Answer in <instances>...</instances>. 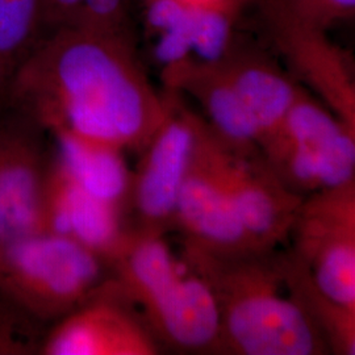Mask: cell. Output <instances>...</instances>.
<instances>
[{
  "label": "cell",
  "instance_id": "cell-1",
  "mask_svg": "<svg viewBox=\"0 0 355 355\" xmlns=\"http://www.w3.org/2000/svg\"><path fill=\"white\" fill-rule=\"evenodd\" d=\"M6 92L46 130L140 153L164 123L174 92L153 86L135 35L86 23L48 32Z\"/></svg>",
  "mask_w": 355,
  "mask_h": 355
},
{
  "label": "cell",
  "instance_id": "cell-2",
  "mask_svg": "<svg viewBox=\"0 0 355 355\" xmlns=\"http://www.w3.org/2000/svg\"><path fill=\"white\" fill-rule=\"evenodd\" d=\"M180 255L212 293L220 354H330L287 288L279 248L223 252L183 240Z\"/></svg>",
  "mask_w": 355,
  "mask_h": 355
},
{
  "label": "cell",
  "instance_id": "cell-3",
  "mask_svg": "<svg viewBox=\"0 0 355 355\" xmlns=\"http://www.w3.org/2000/svg\"><path fill=\"white\" fill-rule=\"evenodd\" d=\"M108 271L140 311L164 347L220 354V328L212 293L164 236L129 228L108 261Z\"/></svg>",
  "mask_w": 355,
  "mask_h": 355
},
{
  "label": "cell",
  "instance_id": "cell-4",
  "mask_svg": "<svg viewBox=\"0 0 355 355\" xmlns=\"http://www.w3.org/2000/svg\"><path fill=\"white\" fill-rule=\"evenodd\" d=\"M108 274L99 255L42 229L0 245V292L44 325L71 312Z\"/></svg>",
  "mask_w": 355,
  "mask_h": 355
},
{
  "label": "cell",
  "instance_id": "cell-5",
  "mask_svg": "<svg viewBox=\"0 0 355 355\" xmlns=\"http://www.w3.org/2000/svg\"><path fill=\"white\" fill-rule=\"evenodd\" d=\"M261 153L275 175L303 196L355 179L354 129L305 89Z\"/></svg>",
  "mask_w": 355,
  "mask_h": 355
},
{
  "label": "cell",
  "instance_id": "cell-6",
  "mask_svg": "<svg viewBox=\"0 0 355 355\" xmlns=\"http://www.w3.org/2000/svg\"><path fill=\"white\" fill-rule=\"evenodd\" d=\"M249 1L290 76L355 130L354 64L350 54L330 41L327 29L300 17L287 0Z\"/></svg>",
  "mask_w": 355,
  "mask_h": 355
},
{
  "label": "cell",
  "instance_id": "cell-7",
  "mask_svg": "<svg viewBox=\"0 0 355 355\" xmlns=\"http://www.w3.org/2000/svg\"><path fill=\"white\" fill-rule=\"evenodd\" d=\"M290 239L318 287L355 308V179L305 195Z\"/></svg>",
  "mask_w": 355,
  "mask_h": 355
},
{
  "label": "cell",
  "instance_id": "cell-8",
  "mask_svg": "<svg viewBox=\"0 0 355 355\" xmlns=\"http://www.w3.org/2000/svg\"><path fill=\"white\" fill-rule=\"evenodd\" d=\"M198 117L175 94L171 111L139 153L132 171L130 228L164 237L175 230L178 198L195 149Z\"/></svg>",
  "mask_w": 355,
  "mask_h": 355
},
{
  "label": "cell",
  "instance_id": "cell-9",
  "mask_svg": "<svg viewBox=\"0 0 355 355\" xmlns=\"http://www.w3.org/2000/svg\"><path fill=\"white\" fill-rule=\"evenodd\" d=\"M164 346L140 311L108 274L89 296L53 324L44 355H157Z\"/></svg>",
  "mask_w": 355,
  "mask_h": 355
},
{
  "label": "cell",
  "instance_id": "cell-10",
  "mask_svg": "<svg viewBox=\"0 0 355 355\" xmlns=\"http://www.w3.org/2000/svg\"><path fill=\"white\" fill-rule=\"evenodd\" d=\"M46 130L0 92V245L41 229V207L51 152Z\"/></svg>",
  "mask_w": 355,
  "mask_h": 355
},
{
  "label": "cell",
  "instance_id": "cell-11",
  "mask_svg": "<svg viewBox=\"0 0 355 355\" xmlns=\"http://www.w3.org/2000/svg\"><path fill=\"white\" fill-rule=\"evenodd\" d=\"M175 230L183 240L223 252L261 250L242 228L220 170V140L203 116L178 198Z\"/></svg>",
  "mask_w": 355,
  "mask_h": 355
},
{
  "label": "cell",
  "instance_id": "cell-12",
  "mask_svg": "<svg viewBox=\"0 0 355 355\" xmlns=\"http://www.w3.org/2000/svg\"><path fill=\"white\" fill-rule=\"evenodd\" d=\"M220 170L237 218L254 246L271 250L290 240L304 196L290 190L262 154H239L221 140Z\"/></svg>",
  "mask_w": 355,
  "mask_h": 355
},
{
  "label": "cell",
  "instance_id": "cell-13",
  "mask_svg": "<svg viewBox=\"0 0 355 355\" xmlns=\"http://www.w3.org/2000/svg\"><path fill=\"white\" fill-rule=\"evenodd\" d=\"M129 228L124 212L83 190L51 154L42 195V230L82 245L108 266Z\"/></svg>",
  "mask_w": 355,
  "mask_h": 355
},
{
  "label": "cell",
  "instance_id": "cell-14",
  "mask_svg": "<svg viewBox=\"0 0 355 355\" xmlns=\"http://www.w3.org/2000/svg\"><path fill=\"white\" fill-rule=\"evenodd\" d=\"M165 91L190 95L204 112V119L230 150L255 155L261 135L253 116L217 62L195 57L162 67Z\"/></svg>",
  "mask_w": 355,
  "mask_h": 355
},
{
  "label": "cell",
  "instance_id": "cell-15",
  "mask_svg": "<svg viewBox=\"0 0 355 355\" xmlns=\"http://www.w3.org/2000/svg\"><path fill=\"white\" fill-rule=\"evenodd\" d=\"M216 62L253 116L261 135V149L280 127L304 87L266 51L237 40Z\"/></svg>",
  "mask_w": 355,
  "mask_h": 355
},
{
  "label": "cell",
  "instance_id": "cell-16",
  "mask_svg": "<svg viewBox=\"0 0 355 355\" xmlns=\"http://www.w3.org/2000/svg\"><path fill=\"white\" fill-rule=\"evenodd\" d=\"M53 157L74 182L99 200L129 214L132 171L124 150L67 130L49 132Z\"/></svg>",
  "mask_w": 355,
  "mask_h": 355
},
{
  "label": "cell",
  "instance_id": "cell-17",
  "mask_svg": "<svg viewBox=\"0 0 355 355\" xmlns=\"http://www.w3.org/2000/svg\"><path fill=\"white\" fill-rule=\"evenodd\" d=\"M283 272L288 291L322 334L330 354L354 355L355 308L322 291L291 249L283 250Z\"/></svg>",
  "mask_w": 355,
  "mask_h": 355
},
{
  "label": "cell",
  "instance_id": "cell-18",
  "mask_svg": "<svg viewBox=\"0 0 355 355\" xmlns=\"http://www.w3.org/2000/svg\"><path fill=\"white\" fill-rule=\"evenodd\" d=\"M42 36V0H0V91Z\"/></svg>",
  "mask_w": 355,
  "mask_h": 355
},
{
  "label": "cell",
  "instance_id": "cell-19",
  "mask_svg": "<svg viewBox=\"0 0 355 355\" xmlns=\"http://www.w3.org/2000/svg\"><path fill=\"white\" fill-rule=\"evenodd\" d=\"M248 0H192V57L205 62L221 60L232 46L234 23Z\"/></svg>",
  "mask_w": 355,
  "mask_h": 355
},
{
  "label": "cell",
  "instance_id": "cell-20",
  "mask_svg": "<svg viewBox=\"0 0 355 355\" xmlns=\"http://www.w3.org/2000/svg\"><path fill=\"white\" fill-rule=\"evenodd\" d=\"M44 324L0 292V355L40 354Z\"/></svg>",
  "mask_w": 355,
  "mask_h": 355
},
{
  "label": "cell",
  "instance_id": "cell-21",
  "mask_svg": "<svg viewBox=\"0 0 355 355\" xmlns=\"http://www.w3.org/2000/svg\"><path fill=\"white\" fill-rule=\"evenodd\" d=\"M290 7L306 21L329 29L354 17L355 0H287Z\"/></svg>",
  "mask_w": 355,
  "mask_h": 355
},
{
  "label": "cell",
  "instance_id": "cell-22",
  "mask_svg": "<svg viewBox=\"0 0 355 355\" xmlns=\"http://www.w3.org/2000/svg\"><path fill=\"white\" fill-rule=\"evenodd\" d=\"M42 4L44 36L60 26L76 24L80 19L82 0H42Z\"/></svg>",
  "mask_w": 355,
  "mask_h": 355
},
{
  "label": "cell",
  "instance_id": "cell-23",
  "mask_svg": "<svg viewBox=\"0 0 355 355\" xmlns=\"http://www.w3.org/2000/svg\"><path fill=\"white\" fill-rule=\"evenodd\" d=\"M248 1H249V0H248Z\"/></svg>",
  "mask_w": 355,
  "mask_h": 355
}]
</instances>
